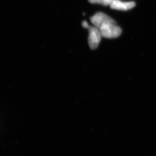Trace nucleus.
<instances>
[{
    "mask_svg": "<svg viewBox=\"0 0 156 156\" xmlns=\"http://www.w3.org/2000/svg\"><path fill=\"white\" fill-rule=\"evenodd\" d=\"M94 27L100 32L102 37L115 38L122 33V30L113 18L102 12H98L90 18Z\"/></svg>",
    "mask_w": 156,
    "mask_h": 156,
    "instance_id": "f257e3e1",
    "label": "nucleus"
},
{
    "mask_svg": "<svg viewBox=\"0 0 156 156\" xmlns=\"http://www.w3.org/2000/svg\"><path fill=\"white\" fill-rule=\"evenodd\" d=\"M89 32L88 38V45L90 48L94 50L97 48L100 43L102 35L99 29L96 27H91L88 25L87 28Z\"/></svg>",
    "mask_w": 156,
    "mask_h": 156,
    "instance_id": "f03ea898",
    "label": "nucleus"
},
{
    "mask_svg": "<svg viewBox=\"0 0 156 156\" xmlns=\"http://www.w3.org/2000/svg\"><path fill=\"white\" fill-rule=\"evenodd\" d=\"M136 5L134 2H123L120 0H113L110 6L112 9L117 10L127 11L134 8Z\"/></svg>",
    "mask_w": 156,
    "mask_h": 156,
    "instance_id": "7ed1b4c3",
    "label": "nucleus"
},
{
    "mask_svg": "<svg viewBox=\"0 0 156 156\" xmlns=\"http://www.w3.org/2000/svg\"><path fill=\"white\" fill-rule=\"evenodd\" d=\"M91 4H98L104 6H110L113 0H88Z\"/></svg>",
    "mask_w": 156,
    "mask_h": 156,
    "instance_id": "20e7f679",
    "label": "nucleus"
},
{
    "mask_svg": "<svg viewBox=\"0 0 156 156\" xmlns=\"http://www.w3.org/2000/svg\"><path fill=\"white\" fill-rule=\"evenodd\" d=\"M82 25H83V27L84 28H87L88 27V24H87V22L86 21H83V23H82Z\"/></svg>",
    "mask_w": 156,
    "mask_h": 156,
    "instance_id": "39448f33",
    "label": "nucleus"
}]
</instances>
